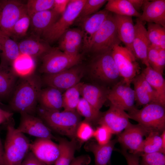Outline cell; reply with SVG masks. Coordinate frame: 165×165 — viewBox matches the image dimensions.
<instances>
[{
    "label": "cell",
    "instance_id": "cell-1",
    "mask_svg": "<svg viewBox=\"0 0 165 165\" xmlns=\"http://www.w3.org/2000/svg\"><path fill=\"white\" fill-rule=\"evenodd\" d=\"M16 88L10 101L13 111L35 115L42 82L38 75H33L23 78Z\"/></svg>",
    "mask_w": 165,
    "mask_h": 165
},
{
    "label": "cell",
    "instance_id": "cell-2",
    "mask_svg": "<svg viewBox=\"0 0 165 165\" xmlns=\"http://www.w3.org/2000/svg\"><path fill=\"white\" fill-rule=\"evenodd\" d=\"M36 113L52 131L71 139L76 138V131L81 119L80 116L76 111H52L39 106Z\"/></svg>",
    "mask_w": 165,
    "mask_h": 165
},
{
    "label": "cell",
    "instance_id": "cell-3",
    "mask_svg": "<svg viewBox=\"0 0 165 165\" xmlns=\"http://www.w3.org/2000/svg\"><path fill=\"white\" fill-rule=\"evenodd\" d=\"M112 50L95 54L89 68V73L94 83L109 88L123 79L112 57Z\"/></svg>",
    "mask_w": 165,
    "mask_h": 165
},
{
    "label": "cell",
    "instance_id": "cell-4",
    "mask_svg": "<svg viewBox=\"0 0 165 165\" xmlns=\"http://www.w3.org/2000/svg\"><path fill=\"white\" fill-rule=\"evenodd\" d=\"M5 142V165H20L30 150L31 143L24 134L15 127L11 118L8 122Z\"/></svg>",
    "mask_w": 165,
    "mask_h": 165
},
{
    "label": "cell",
    "instance_id": "cell-5",
    "mask_svg": "<svg viewBox=\"0 0 165 165\" xmlns=\"http://www.w3.org/2000/svg\"><path fill=\"white\" fill-rule=\"evenodd\" d=\"M127 114L129 119L138 122L148 134H160L165 130V106L160 103H151L140 109L136 107Z\"/></svg>",
    "mask_w": 165,
    "mask_h": 165
},
{
    "label": "cell",
    "instance_id": "cell-6",
    "mask_svg": "<svg viewBox=\"0 0 165 165\" xmlns=\"http://www.w3.org/2000/svg\"><path fill=\"white\" fill-rule=\"evenodd\" d=\"M86 0H70L64 12L42 36L47 43L59 40L77 19Z\"/></svg>",
    "mask_w": 165,
    "mask_h": 165
},
{
    "label": "cell",
    "instance_id": "cell-7",
    "mask_svg": "<svg viewBox=\"0 0 165 165\" xmlns=\"http://www.w3.org/2000/svg\"><path fill=\"white\" fill-rule=\"evenodd\" d=\"M39 72L43 74L57 73L79 64L82 57L68 55L58 48H52L41 57Z\"/></svg>",
    "mask_w": 165,
    "mask_h": 165
},
{
    "label": "cell",
    "instance_id": "cell-8",
    "mask_svg": "<svg viewBox=\"0 0 165 165\" xmlns=\"http://www.w3.org/2000/svg\"><path fill=\"white\" fill-rule=\"evenodd\" d=\"M117 32L112 13L108 16L94 35L90 51L94 54L111 51L121 43Z\"/></svg>",
    "mask_w": 165,
    "mask_h": 165
},
{
    "label": "cell",
    "instance_id": "cell-9",
    "mask_svg": "<svg viewBox=\"0 0 165 165\" xmlns=\"http://www.w3.org/2000/svg\"><path fill=\"white\" fill-rule=\"evenodd\" d=\"M112 53L120 76L126 83L130 85L133 79L141 72L137 59L126 47L120 45L114 46Z\"/></svg>",
    "mask_w": 165,
    "mask_h": 165
},
{
    "label": "cell",
    "instance_id": "cell-10",
    "mask_svg": "<svg viewBox=\"0 0 165 165\" xmlns=\"http://www.w3.org/2000/svg\"><path fill=\"white\" fill-rule=\"evenodd\" d=\"M85 72L84 68L79 64L61 72L53 74H43L42 83L62 91L75 86L80 82Z\"/></svg>",
    "mask_w": 165,
    "mask_h": 165
},
{
    "label": "cell",
    "instance_id": "cell-11",
    "mask_svg": "<svg viewBox=\"0 0 165 165\" xmlns=\"http://www.w3.org/2000/svg\"><path fill=\"white\" fill-rule=\"evenodd\" d=\"M26 13V4L20 1L0 0V31L9 36L15 24Z\"/></svg>",
    "mask_w": 165,
    "mask_h": 165
},
{
    "label": "cell",
    "instance_id": "cell-12",
    "mask_svg": "<svg viewBox=\"0 0 165 165\" xmlns=\"http://www.w3.org/2000/svg\"><path fill=\"white\" fill-rule=\"evenodd\" d=\"M107 99L111 105L128 112L136 107L134 90L123 79L110 89Z\"/></svg>",
    "mask_w": 165,
    "mask_h": 165
},
{
    "label": "cell",
    "instance_id": "cell-13",
    "mask_svg": "<svg viewBox=\"0 0 165 165\" xmlns=\"http://www.w3.org/2000/svg\"><path fill=\"white\" fill-rule=\"evenodd\" d=\"M21 118L17 130L37 138H46L57 141V138L39 117L26 113L20 114Z\"/></svg>",
    "mask_w": 165,
    "mask_h": 165
},
{
    "label": "cell",
    "instance_id": "cell-14",
    "mask_svg": "<svg viewBox=\"0 0 165 165\" xmlns=\"http://www.w3.org/2000/svg\"><path fill=\"white\" fill-rule=\"evenodd\" d=\"M110 12L105 9L81 19L80 29L83 36L82 48L90 51L91 43L96 33L107 18Z\"/></svg>",
    "mask_w": 165,
    "mask_h": 165
},
{
    "label": "cell",
    "instance_id": "cell-15",
    "mask_svg": "<svg viewBox=\"0 0 165 165\" xmlns=\"http://www.w3.org/2000/svg\"><path fill=\"white\" fill-rule=\"evenodd\" d=\"M30 149L38 159L46 165L54 164L60 154L58 144L48 138H37L31 143Z\"/></svg>",
    "mask_w": 165,
    "mask_h": 165
},
{
    "label": "cell",
    "instance_id": "cell-16",
    "mask_svg": "<svg viewBox=\"0 0 165 165\" xmlns=\"http://www.w3.org/2000/svg\"><path fill=\"white\" fill-rule=\"evenodd\" d=\"M148 133L140 125L130 123L119 134L117 141L132 153L139 155L143 138Z\"/></svg>",
    "mask_w": 165,
    "mask_h": 165
},
{
    "label": "cell",
    "instance_id": "cell-17",
    "mask_svg": "<svg viewBox=\"0 0 165 165\" xmlns=\"http://www.w3.org/2000/svg\"><path fill=\"white\" fill-rule=\"evenodd\" d=\"M129 119L125 111L111 105L108 109L102 113L97 123L107 127L113 134H119L130 123Z\"/></svg>",
    "mask_w": 165,
    "mask_h": 165
},
{
    "label": "cell",
    "instance_id": "cell-18",
    "mask_svg": "<svg viewBox=\"0 0 165 165\" xmlns=\"http://www.w3.org/2000/svg\"><path fill=\"white\" fill-rule=\"evenodd\" d=\"M134 85L135 102L138 106L156 102L165 106L157 93L153 89L140 73L136 76L131 83Z\"/></svg>",
    "mask_w": 165,
    "mask_h": 165
},
{
    "label": "cell",
    "instance_id": "cell-19",
    "mask_svg": "<svg viewBox=\"0 0 165 165\" xmlns=\"http://www.w3.org/2000/svg\"><path fill=\"white\" fill-rule=\"evenodd\" d=\"M134 28L133 42L134 55L137 59L140 60L146 67H149L147 54L150 43L148 37L147 29L144 23L138 18L134 24Z\"/></svg>",
    "mask_w": 165,
    "mask_h": 165
},
{
    "label": "cell",
    "instance_id": "cell-20",
    "mask_svg": "<svg viewBox=\"0 0 165 165\" xmlns=\"http://www.w3.org/2000/svg\"><path fill=\"white\" fill-rule=\"evenodd\" d=\"M110 88L95 83L82 82L80 95L94 108L100 111L107 100Z\"/></svg>",
    "mask_w": 165,
    "mask_h": 165
},
{
    "label": "cell",
    "instance_id": "cell-21",
    "mask_svg": "<svg viewBox=\"0 0 165 165\" xmlns=\"http://www.w3.org/2000/svg\"><path fill=\"white\" fill-rule=\"evenodd\" d=\"M142 13L138 18L141 21L160 24L165 28V0H146Z\"/></svg>",
    "mask_w": 165,
    "mask_h": 165
},
{
    "label": "cell",
    "instance_id": "cell-22",
    "mask_svg": "<svg viewBox=\"0 0 165 165\" xmlns=\"http://www.w3.org/2000/svg\"><path fill=\"white\" fill-rule=\"evenodd\" d=\"M59 40L58 48L61 51L72 56L79 54V51L83 44V36L80 29L69 28Z\"/></svg>",
    "mask_w": 165,
    "mask_h": 165
},
{
    "label": "cell",
    "instance_id": "cell-23",
    "mask_svg": "<svg viewBox=\"0 0 165 165\" xmlns=\"http://www.w3.org/2000/svg\"><path fill=\"white\" fill-rule=\"evenodd\" d=\"M119 38L134 55L133 42L135 28L132 17L113 14Z\"/></svg>",
    "mask_w": 165,
    "mask_h": 165
},
{
    "label": "cell",
    "instance_id": "cell-24",
    "mask_svg": "<svg viewBox=\"0 0 165 165\" xmlns=\"http://www.w3.org/2000/svg\"><path fill=\"white\" fill-rule=\"evenodd\" d=\"M20 54L18 43L0 31V67H11Z\"/></svg>",
    "mask_w": 165,
    "mask_h": 165
},
{
    "label": "cell",
    "instance_id": "cell-25",
    "mask_svg": "<svg viewBox=\"0 0 165 165\" xmlns=\"http://www.w3.org/2000/svg\"><path fill=\"white\" fill-rule=\"evenodd\" d=\"M18 46L20 54L35 58L41 57L52 48L40 36L34 35L20 41Z\"/></svg>",
    "mask_w": 165,
    "mask_h": 165
},
{
    "label": "cell",
    "instance_id": "cell-26",
    "mask_svg": "<svg viewBox=\"0 0 165 165\" xmlns=\"http://www.w3.org/2000/svg\"><path fill=\"white\" fill-rule=\"evenodd\" d=\"M60 15L53 9L35 13L31 17V24L34 35L40 37L57 20Z\"/></svg>",
    "mask_w": 165,
    "mask_h": 165
},
{
    "label": "cell",
    "instance_id": "cell-27",
    "mask_svg": "<svg viewBox=\"0 0 165 165\" xmlns=\"http://www.w3.org/2000/svg\"><path fill=\"white\" fill-rule=\"evenodd\" d=\"M38 102L39 106L44 108L60 111L63 107L62 92L57 89L50 87L42 89Z\"/></svg>",
    "mask_w": 165,
    "mask_h": 165
},
{
    "label": "cell",
    "instance_id": "cell-28",
    "mask_svg": "<svg viewBox=\"0 0 165 165\" xmlns=\"http://www.w3.org/2000/svg\"><path fill=\"white\" fill-rule=\"evenodd\" d=\"M117 141V139H114L104 145H100L94 142L87 144L86 148L93 153L95 165H107Z\"/></svg>",
    "mask_w": 165,
    "mask_h": 165
},
{
    "label": "cell",
    "instance_id": "cell-29",
    "mask_svg": "<svg viewBox=\"0 0 165 165\" xmlns=\"http://www.w3.org/2000/svg\"><path fill=\"white\" fill-rule=\"evenodd\" d=\"M35 58L20 54L12 63L11 68L17 77L23 78L34 74L35 68Z\"/></svg>",
    "mask_w": 165,
    "mask_h": 165
},
{
    "label": "cell",
    "instance_id": "cell-30",
    "mask_svg": "<svg viewBox=\"0 0 165 165\" xmlns=\"http://www.w3.org/2000/svg\"><path fill=\"white\" fill-rule=\"evenodd\" d=\"M60 148V154L55 165H69L75 158L74 154L77 147L76 138L71 141L57 138Z\"/></svg>",
    "mask_w": 165,
    "mask_h": 165
},
{
    "label": "cell",
    "instance_id": "cell-31",
    "mask_svg": "<svg viewBox=\"0 0 165 165\" xmlns=\"http://www.w3.org/2000/svg\"><path fill=\"white\" fill-rule=\"evenodd\" d=\"M141 73L157 93L163 103L165 104V80L163 75L150 66L146 67Z\"/></svg>",
    "mask_w": 165,
    "mask_h": 165
},
{
    "label": "cell",
    "instance_id": "cell-32",
    "mask_svg": "<svg viewBox=\"0 0 165 165\" xmlns=\"http://www.w3.org/2000/svg\"><path fill=\"white\" fill-rule=\"evenodd\" d=\"M105 9L118 15L139 18L141 13L136 11L128 0H108Z\"/></svg>",
    "mask_w": 165,
    "mask_h": 165
},
{
    "label": "cell",
    "instance_id": "cell-33",
    "mask_svg": "<svg viewBox=\"0 0 165 165\" xmlns=\"http://www.w3.org/2000/svg\"><path fill=\"white\" fill-rule=\"evenodd\" d=\"M17 77L11 67H0V99L6 98L11 94Z\"/></svg>",
    "mask_w": 165,
    "mask_h": 165
},
{
    "label": "cell",
    "instance_id": "cell-34",
    "mask_svg": "<svg viewBox=\"0 0 165 165\" xmlns=\"http://www.w3.org/2000/svg\"><path fill=\"white\" fill-rule=\"evenodd\" d=\"M159 48L150 44L148 50L147 58L150 66L163 75L165 66V49Z\"/></svg>",
    "mask_w": 165,
    "mask_h": 165
},
{
    "label": "cell",
    "instance_id": "cell-35",
    "mask_svg": "<svg viewBox=\"0 0 165 165\" xmlns=\"http://www.w3.org/2000/svg\"><path fill=\"white\" fill-rule=\"evenodd\" d=\"M147 34L150 44L165 49V28L152 23H148Z\"/></svg>",
    "mask_w": 165,
    "mask_h": 165
},
{
    "label": "cell",
    "instance_id": "cell-36",
    "mask_svg": "<svg viewBox=\"0 0 165 165\" xmlns=\"http://www.w3.org/2000/svg\"><path fill=\"white\" fill-rule=\"evenodd\" d=\"M82 82L67 89L62 94L63 107L64 111L74 112L80 99V88Z\"/></svg>",
    "mask_w": 165,
    "mask_h": 165
},
{
    "label": "cell",
    "instance_id": "cell-37",
    "mask_svg": "<svg viewBox=\"0 0 165 165\" xmlns=\"http://www.w3.org/2000/svg\"><path fill=\"white\" fill-rule=\"evenodd\" d=\"M159 134L154 132L148 134L143 141L139 153L160 152L165 154V148L163 146L161 138Z\"/></svg>",
    "mask_w": 165,
    "mask_h": 165
},
{
    "label": "cell",
    "instance_id": "cell-38",
    "mask_svg": "<svg viewBox=\"0 0 165 165\" xmlns=\"http://www.w3.org/2000/svg\"><path fill=\"white\" fill-rule=\"evenodd\" d=\"M76 111L85 118V120L90 123L97 122L102 114L82 97L80 98Z\"/></svg>",
    "mask_w": 165,
    "mask_h": 165
},
{
    "label": "cell",
    "instance_id": "cell-39",
    "mask_svg": "<svg viewBox=\"0 0 165 165\" xmlns=\"http://www.w3.org/2000/svg\"><path fill=\"white\" fill-rule=\"evenodd\" d=\"M31 17L27 13L23 15L14 25L9 37L15 40L24 36L31 25Z\"/></svg>",
    "mask_w": 165,
    "mask_h": 165
},
{
    "label": "cell",
    "instance_id": "cell-40",
    "mask_svg": "<svg viewBox=\"0 0 165 165\" xmlns=\"http://www.w3.org/2000/svg\"><path fill=\"white\" fill-rule=\"evenodd\" d=\"M54 0H29L26 4L28 14L31 17L36 13L52 9Z\"/></svg>",
    "mask_w": 165,
    "mask_h": 165
},
{
    "label": "cell",
    "instance_id": "cell-41",
    "mask_svg": "<svg viewBox=\"0 0 165 165\" xmlns=\"http://www.w3.org/2000/svg\"><path fill=\"white\" fill-rule=\"evenodd\" d=\"M106 0H86L77 18L81 19L99 11L107 2Z\"/></svg>",
    "mask_w": 165,
    "mask_h": 165
},
{
    "label": "cell",
    "instance_id": "cell-42",
    "mask_svg": "<svg viewBox=\"0 0 165 165\" xmlns=\"http://www.w3.org/2000/svg\"><path fill=\"white\" fill-rule=\"evenodd\" d=\"M140 165H165V154L160 152L141 155Z\"/></svg>",
    "mask_w": 165,
    "mask_h": 165
},
{
    "label": "cell",
    "instance_id": "cell-43",
    "mask_svg": "<svg viewBox=\"0 0 165 165\" xmlns=\"http://www.w3.org/2000/svg\"><path fill=\"white\" fill-rule=\"evenodd\" d=\"M94 132L90 123L84 120L80 122L77 128L76 137L82 141H86L93 137Z\"/></svg>",
    "mask_w": 165,
    "mask_h": 165
},
{
    "label": "cell",
    "instance_id": "cell-44",
    "mask_svg": "<svg viewBox=\"0 0 165 165\" xmlns=\"http://www.w3.org/2000/svg\"><path fill=\"white\" fill-rule=\"evenodd\" d=\"M113 134L107 127L104 125H100L94 130L93 137L97 143L100 145H104L110 140Z\"/></svg>",
    "mask_w": 165,
    "mask_h": 165
},
{
    "label": "cell",
    "instance_id": "cell-45",
    "mask_svg": "<svg viewBox=\"0 0 165 165\" xmlns=\"http://www.w3.org/2000/svg\"><path fill=\"white\" fill-rule=\"evenodd\" d=\"M20 165H46L38 159L30 151L27 153Z\"/></svg>",
    "mask_w": 165,
    "mask_h": 165
},
{
    "label": "cell",
    "instance_id": "cell-46",
    "mask_svg": "<svg viewBox=\"0 0 165 165\" xmlns=\"http://www.w3.org/2000/svg\"><path fill=\"white\" fill-rule=\"evenodd\" d=\"M70 0H54L53 9L60 15L66 10Z\"/></svg>",
    "mask_w": 165,
    "mask_h": 165
},
{
    "label": "cell",
    "instance_id": "cell-47",
    "mask_svg": "<svg viewBox=\"0 0 165 165\" xmlns=\"http://www.w3.org/2000/svg\"><path fill=\"white\" fill-rule=\"evenodd\" d=\"M127 165H140L139 155L129 153L126 151L123 152Z\"/></svg>",
    "mask_w": 165,
    "mask_h": 165
},
{
    "label": "cell",
    "instance_id": "cell-48",
    "mask_svg": "<svg viewBox=\"0 0 165 165\" xmlns=\"http://www.w3.org/2000/svg\"><path fill=\"white\" fill-rule=\"evenodd\" d=\"M91 161L90 156L87 155H82L75 158L69 165H85Z\"/></svg>",
    "mask_w": 165,
    "mask_h": 165
},
{
    "label": "cell",
    "instance_id": "cell-49",
    "mask_svg": "<svg viewBox=\"0 0 165 165\" xmlns=\"http://www.w3.org/2000/svg\"><path fill=\"white\" fill-rule=\"evenodd\" d=\"M13 113L3 109L0 107V125L12 118Z\"/></svg>",
    "mask_w": 165,
    "mask_h": 165
},
{
    "label": "cell",
    "instance_id": "cell-50",
    "mask_svg": "<svg viewBox=\"0 0 165 165\" xmlns=\"http://www.w3.org/2000/svg\"><path fill=\"white\" fill-rule=\"evenodd\" d=\"M146 0H128L134 9L137 12L142 8Z\"/></svg>",
    "mask_w": 165,
    "mask_h": 165
},
{
    "label": "cell",
    "instance_id": "cell-51",
    "mask_svg": "<svg viewBox=\"0 0 165 165\" xmlns=\"http://www.w3.org/2000/svg\"><path fill=\"white\" fill-rule=\"evenodd\" d=\"M0 165H5L4 161V149L0 138Z\"/></svg>",
    "mask_w": 165,
    "mask_h": 165
},
{
    "label": "cell",
    "instance_id": "cell-52",
    "mask_svg": "<svg viewBox=\"0 0 165 165\" xmlns=\"http://www.w3.org/2000/svg\"></svg>",
    "mask_w": 165,
    "mask_h": 165
}]
</instances>
